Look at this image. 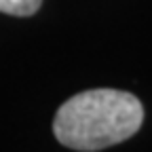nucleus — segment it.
<instances>
[{"mask_svg":"<svg viewBox=\"0 0 152 152\" xmlns=\"http://www.w3.org/2000/svg\"><path fill=\"white\" fill-rule=\"evenodd\" d=\"M144 123V106L133 93L89 89L59 106L53 121L57 142L70 150L97 152L135 135Z\"/></svg>","mask_w":152,"mask_h":152,"instance_id":"1","label":"nucleus"},{"mask_svg":"<svg viewBox=\"0 0 152 152\" xmlns=\"http://www.w3.org/2000/svg\"><path fill=\"white\" fill-rule=\"evenodd\" d=\"M42 0H0V13L15 15V17H30L36 15Z\"/></svg>","mask_w":152,"mask_h":152,"instance_id":"2","label":"nucleus"}]
</instances>
